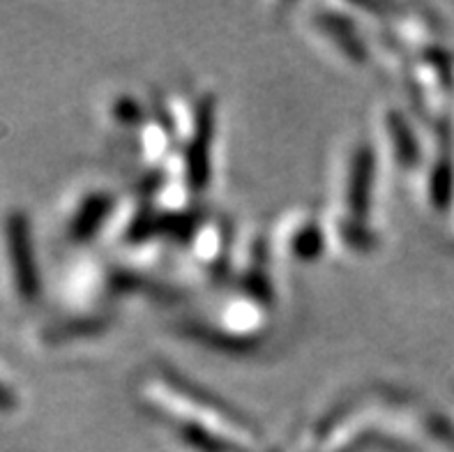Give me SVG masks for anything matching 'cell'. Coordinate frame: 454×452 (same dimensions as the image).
Returning a JSON list of instances; mask_svg holds the SVG:
<instances>
[{
  "mask_svg": "<svg viewBox=\"0 0 454 452\" xmlns=\"http://www.w3.org/2000/svg\"><path fill=\"white\" fill-rule=\"evenodd\" d=\"M7 247L12 254V268H14V280L17 289L26 300H33L37 293V270L33 261V247H30V235L26 219L21 215L7 218Z\"/></svg>",
  "mask_w": 454,
  "mask_h": 452,
  "instance_id": "6da1fadb",
  "label": "cell"
},
{
  "mask_svg": "<svg viewBox=\"0 0 454 452\" xmlns=\"http://www.w3.org/2000/svg\"><path fill=\"white\" fill-rule=\"evenodd\" d=\"M12 407H14V397L12 393H7L5 385L0 384V411H10Z\"/></svg>",
  "mask_w": 454,
  "mask_h": 452,
  "instance_id": "7a4b0ae2",
  "label": "cell"
}]
</instances>
